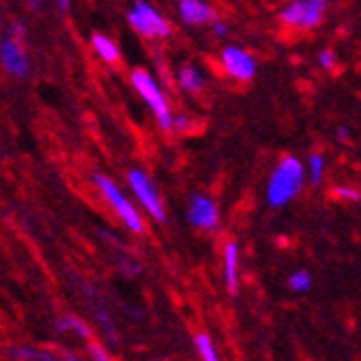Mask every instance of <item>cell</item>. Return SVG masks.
Here are the masks:
<instances>
[{
    "mask_svg": "<svg viewBox=\"0 0 361 361\" xmlns=\"http://www.w3.org/2000/svg\"><path fill=\"white\" fill-rule=\"evenodd\" d=\"M303 180H305L303 162L294 156H286L275 167V171L269 180V188H267L269 204L273 208H283L286 204H290L294 197L299 195Z\"/></svg>",
    "mask_w": 361,
    "mask_h": 361,
    "instance_id": "cell-1",
    "label": "cell"
},
{
    "mask_svg": "<svg viewBox=\"0 0 361 361\" xmlns=\"http://www.w3.org/2000/svg\"><path fill=\"white\" fill-rule=\"evenodd\" d=\"M130 80H133V87L137 89V93L143 97V100L147 102V106L152 109L158 126L162 130H171L173 113H171V109L167 104L165 93H162V89L158 87L156 78L149 72H145V70H135L133 72V78H130Z\"/></svg>",
    "mask_w": 361,
    "mask_h": 361,
    "instance_id": "cell-2",
    "label": "cell"
},
{
    "mask_svg": "<svg viewBox=\"0 0 361 361\" xmlns=\"http://www.w3.org/2000/svg\"><path fill=\"white\" fill-rule=\"evenodd\" d=\"M93 182H95L97 188H100V192L104 195V200L111 204V208L117 212V216L123 221V225L130 229V232L141 234L143 232L141 214L137 212V208L133 204H130V200L123 195V190L106 176H93Z\"/></svg>",
    "mask_w": 361,
    "mask_h": 361,
    "instance_id": "cell-3",
    "label": "cell"
},
{
    "mask_svg": "<svg viewBox=\"0 0 361 361\" xmlns=\"http://www.w3.org/2000/svg\"><path fill=\"white\" fill-rule=\"evenodd\" d=\"M128 22L143 37H167L171 32V24L149 3H135L128 11Z\"/></svg>",
    "mask_w": 361,
    "mask_h": 361,
    "instance_id": "cell-4",
    "label": "cell"
},
{
    "mask_svg": "<svg viewBox=\"0 0 361 361\" xmlns=\"http://www.w3.org/2000/svg\"><path fill=\"white\" fill-rule=\"evenodd\" d=\"M128 184L133 188L135 197L139 200V204L156 219V221H167V212L165 206H162L160 192L156 188V184L152 182V178L143 171V169H133L128 173Z\"/></svg>",
    "mask_w": 361,
    "mask_h": 361,
    "instance_id": "cell-5",
    "label": "cell"
},
{
    "mask_svg": "<svg viewBox=\"0 0 361 361\" xmlns=\"http://www.w3.org/2000/svg\"><path fill=\"white\" fill-rule=\"evenodd\" d=\"M324 9H326L324 0H297V3H290L286 9H281V20L288 26L316 28L322 20Z\"/></svg>",
    "mask_w": 361,
    "mask_h": 361,
    "instance_id": "cell-6",
    "label": "cell"
},
{
    "mask_svg": "<svg viewBox=\"0 0 361 361\" xmlns=\"http://www.w3.org/2000/svg\"><path fill=\"white\" fill-rule=\"evenodd\" d=\"M221 63H223V70L236 78V80H251L257 72V61L253 59L251 52H247L240 46H227L221 52Z\"/></svg>",
    "mask_w": 361,
    "mask_h": 361,
    "instance_id": "cell-7",
    "label": "cell"
},
{
    "mask_svg": "<svg viewBox=\"0 0 361 361\" xmlns=\"http://www.w3.org/2000/svg\"><path fill=\"white\" fill-rule=\"evenodd\" d=\"M186 219L192 227H200V229L210 232V229H216V225H219V208L210 197L192 195L188 202Z\"/></svg>",
    "mask_w": 361,
    "mask_h": 361,
    "instance_id": "cell-8",
    "label": "cell"
},
{
    "mask_svg": "<svg viewBox=\"0 0 361 361\" xmlns=\"http://www.w3.org/2000/svg\"><path fill=\"white\" fill-rule=\"evenodd\" d=\"M0 63H3V68L16 78H26L30 72L28 56L18 44V39L13 37H5L0 42Z\"/></svg>",
    "mask_w": 361,
    "mask_h": 361,
    "instance_id": "cell-9",
    "label": "cell"
},
{
    "mask_svg": "<svg viewBox=\"0 0 361 361\" xmlns=\"http://www.w3.org/2000/svg\"><path fill=\"white\" fill-rule=\"evenodd\" d=\"M178 9L182 22L190 26H200L212 20V7L208 3H202V0H180Z\"/></svg>",
    "mask_w": 361,
    "mask_h": 361,
    "instance_id": "cell-10",
    "label": "cell"
},
{
    "mask_svg": "<svg viewBox=\"0 0 361 361\" xmlns=\"http://www.w3.org/2000/svg\"><path fill=\"white\" fill-rule=\"evenodd\" d=\"M223 271H225V286L229 294L238 292V245L227 243L223 249Z\"/></svg>",
    "mask_w": 361,
    "mask_h": 361,
    "instance_id": "cell-11",
    "label": "cell"
},
{
    "mask_svg": "<svg viewBox=\"0 0 361 361\" xmlns=\"http://www.w3.org/2000/svg\"><path fill=\"white\" fill-rule=\"evenodd\" d=\"M11 355H13L18 361H80L76 355H63V357H56V355H52V353L35 350V348H28V346L13 348Z\"/></svg>",
    "mask_w": 361,
    "mask_h": 361,
    "instance_id": "cell-12",
    "label": "cell"
},
{
    "mask_svg": "<svg viewBox=\"0 0 361 361\" xmlns=\"http://www.w3.org/2000/svg\"><path fill=\"white\" fill-rule=\"evenodd\" d=\"M91 46H93V50L97 52V56H100L104 63H117L119 61V48L106 35H100V32L91 35Z\"/></svg>",
    "mask_w": 361,
    "mask_h": 361,
    "instance_id": "cell-13",
    "label": "cell"
},
{
    "mask_svg": "<svg viewBox=\"0 0 361 361\" xmlns=\"http://www.w3.org/2000/svg\"><path fill=\"white\" fill-rule=\"evenodd\" d=\"M178 80H180V87L190 93L202 91V87H204V76L195 65H184V68L178 72Z\"/></svg>",
    "mask_w": 361,
    "mask_h": 361,
    "instance_id": "cell-14",
    "label": "cell"
},
{
    "mask_svg": "<svg viewBox=\"0 0 361 361\" xmlns=\"http://www.w3.org/2000/svg\"><path fill=\"white\" fill-rule=\"evenodd\" d=\"M56 329H59V331L76 334V336H80L82 340H91V329H89V326H87L80 318H76V316H65V318H61L59 324H56Z\"/></svg>",
    "mask_w": 361,
    "mask_h": 361,
    "instance_id": "cell-15",
    "label": "cell"
},
{
    "mask_svg": "<svg viewBox=\"0 0 361 361\" xmlns=\"http://www.w3.org/2000/svg\"><path fill=\"white\" fill-rule=\"evenodd\" d=\"M195 346H197V353L202 355L204 361H219V353H216L214 342H212L210 336H206V334L195 336Z\"/></svg>",
    "mask_w": 361,
    "mask_h": 361,
    "instance_id": "cell-16",
    "label": "cell"
},
{
    "mask_svg": "<svg viewBox=\"0 0 361 361\" xmlns=\"http://www.w3.org/2000/svg\"><path fill=\"white\" fill-rule=\"evenodd\" d=\"M288 286L290 290L294 292H307L312 288V275L307 271H297V273H292L290 279H288Z\"/></svg>",
    "mask_w": 361,
    "mask_h": 361,
    "instance_id": "cell-17",
    "label": "cell"
},
{
    "mask_svg": "<svg viewBox=\"0 0 361 361\" xmlns=\"http://www.w3.org/2000/svg\"><path fill=\"white\" fill-rule=\"evenodd\" d=\"M310 180L312 184H320L322 182V176H324V158L320 154H312L310 156Z\"/></svg>",
    "mask_w": 361,
    "mask_h": 361,
    "instance_id": "cell-18",
    "label": "cell"
},
{
    "mask_svg": "<svg viewBox=\"0 0 361 361\" xmlns=\"http://www.w3.org/2000/svg\"><path fill=\"white\" fill-rule=\"evenodd\" d=\"M336 195L340 197V200H346V202H361V192L357 188H350V186H338Z\"/></svg>",
    "mask_w": 361,
    "mask_h": 361,
    "instance_id": "cell-19",
    "label": "cell"
},
{
    "mask_svg": "<svg viewBox=\"0 0 361 361\" xmlns=\"http://www.w3.org/2000/svg\"><path fill=\"white\" fill-rule=\"evenodd\" d=\"M89 357H91L93 361H111L106 348L100 346V344H95V342H89Z\"/></svg>",
    "mask_w": 361,
    "mask_h": 361,
    "instance_id": "cell-20",
    "label": "cell"
},
{
    "mask_svg": "<svg viewBox=\"0 0 361 361\" xmlns=\"http://www.w3.org/2000/svg\"><path fill=\"white\" fill-rule=\"evenodd\" d=\"M318 63L322 65L324 70H331V68H334V63H336V54H334L331 50H322V52L318 54Z\"/></svg>",
    "mask_w": 361,
    "mask_h": 361,
    "instance_id": "cell-21",
    "label": "cell"
},
{
    "mask_svg": "<svg viewBox=\"0 0 361 361\" xmlns=\"http://www.w3.org/2000/svg\"><path fill=\"white\" fill-rule=\"evenodd\" d=\"M171 128L180 130V133H186V130L190 128V121H188V117H186V115H173V123H171Z\"/></svg>",
    "mask_w": 361,
    "mask_h": 361,
    "instance_id": "cell-22",
    "label": "cell"
},
{
    "mask_svg": "<svg viewBox=\"0 0 361 361\" xmlns=\"http://www.w3.org/2000/svg\"><path fill=\"white\" fill-rule=\"evenodd\" d=\"M212 30L216 32L219 37H225V35H227V24H225V22H214V24H212Z\"/></svg>",
    "mask_w": 361,
    "mask_h": 361,
    "instance_id": "cell-23",
    "label": "cell"
},
{
    "mask_svg": "<svg viewBox=\"0 0 361 361\" xmlns=\"http://www.w3.org/2000/svg\"><path fill=\"white\" fill-rule=\"evenodd\" d=\"M338 137H340V139H346V137H348V128H346V126H342V128L338 130Z\"/></svg>",
    "mask_w": 361,
    "mask_h": 361,
    "instance_id": "cell-24",
    "label": "cell"
}]
</instances>
